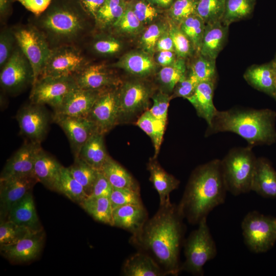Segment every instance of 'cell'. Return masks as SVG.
I'll use <instances>...</instances> for the list:
<instances>
[{
	"instance_id": "obj_52",
	"label": "cell",
	"mask_w": 276,
	"mask_h": 276,
	"mask_svg": "<svg viewBox=\"0 0 276 276\" xmlns=\"http://www.w3.org/2000/svg\"><path fill=\"white\" fill-rule=\"evenodd\" d=\"M152 100L153 104L149 111L155 118L166 122L170 97L159 92L152 97Z\"/></svg>"
},
{
	"instance_id": "obj_60",
	"label": "cell",
	"mask_w": 276,
	"mask_h": 276,
	"mask_svg": "<svg viewBox=\"0 0 276 276\" xmlns=\"http://www.w3.org/2000/svg\"><path fill=\"white\" fill-rule=\"evenodd\" d=\"M155 7L168 8L170 7L175 0H147Z\"/></svg>"
},
{
	"instance_id": "obj_19",
	"label": "cell",
	"mask_w": 276,
	"mask_h": 276,
	"mask_svg": "<svg viewBox=\"0 0 276 276\" xmlns=\"http://www.w3.org/2000/svg\"><path fill=\"white\" fill-rule=\"evenodd\" d=\"M77 86L82 89L103 90L116 87L119 81L104 64H87L74 76Z\"/></svg>"
},
{
	"instance_id": "obj_50",
	"label": "cell",
	"mask_w": 276,
	"mask_h": 276,
	"mask_svg": "<svg viewBox=\"0 0 276 276\" xmlns=\"http://www.w3.org/2000/svg\"><path fill=\"white\" fill-rule=\"evenodd\" d=\"M95 39L92 48L100 55H112L119 52L122 48L121 42L112 36H99Z\"/></svg>"
},
{
	"instance_id": "obj_33",
	"label": "cell",
	"mask_w": 276,
	"mask_h": 276,
	"mask_svg": "<svg viewBox=\"0 0 276 276\" xmlns=\"http://www.w3.org/2000/svg\"><path fill=\"white\" fill-rule=\"evenodd\" d=\"M79 205L96 221L113 226V209L109 198L88 197Z\"/></svg>"
},
{
	"instance_id": "obj_9",
	"label": "cell",
	"mask_w": 276,
	"mask_h": 276,
	"mask_svg": "<svg viewBox=\"0 0 276 276\" xmlns=\"http://www.w3.org/2000/svg\"><path fill=\"white\" fill-rule=\"evenodd\" d=\"M87 61L75 44H63L52 48L39 77H74L85 66Z\"/></svg>"
},
{
	"instance_id": "obj_25",
	"label": "cell",
	"mask_w": 276,
	"mask_h": 276,
	"mask_svg": "<svg viewBox=\"0 0 276 276\" xmlns=\"http://www.w3.org/2000/svg\"><path fill=\"white\" fill-rule=\"evenodd\" d=\"M244 78L254 88L276 98V67L273 62L255 65L245 72Z\"/></svg>"
},
{
	"instance_id": "obj_34",
	"label": "cell",
	"mask_w": 276,
	"mask_h": 276,
	"mask_svg": "<svg viewBox=\"0 0 276 276\" xmlns=\"http://www.w3.org/2000/svg\"><path fill=\"white\" fill-rule=\"evenodd\" d=\"M136 124L151 139L156 157L163 141L166 122L155 118L147 110L141 115Z\"/></svg>"
},
{
	"instance_id": "obj_29",
	"label": "cell",
	"mask_w": 276,
	"mask_h": 276,
	"mask_svg": "<svg viewBox=\"0 0 276 276\" xmlns=\"http://www.w3.org/2000/svg\"><path fill=\"white\" fill-rule=\"evenodd\" d=\"M112 65L141 77L151 74L156 67L155 62L149 53L139 51L127 53Z\"/></svg>"
},
{
	"instance_id": "obj_42",
	"label": "cell",
	"mask_w": 276,
	"mask_h": 276,
	"mask_svg": "<svg viewBox=\"0 0 276 276\" xmlns=\"http://www.w3.org/2000/svg\"><path fill=\"white\" fill-rule=\"evenodd\" d=\"M37 232L7 220H1L0 246L15 243Z\"/></svg>"
},
{
	"instance_id": "obj_31",
	"label": "cell",
	"mask_w": 276,
	"mask_h": 276,
	"mask_svg": "<svg viewBox=\"0 0 276 276\" xmlns=\"http://www.w3.org/2000/svg\"><path fill=\"white\" fill-rule=\"evenodd\" d=\"M104 135L99 132L93 134L82 146L77 156L98 170L110 157L106 151Z\"/></svg>"
},
{
	"instance_id": "obj_28",
	"label": "cell",
	"mask_w": 276,
	"mask_h": 276,
	"mask_svg": "<svg viewBox=\"0 0 276 276\" xmlns=\"http://www.w3.org/2000/svg\"><path fill=\"white\" fill-rule=\"evenodd\" d=\"M125 276H163L164 272L148 255L138 251L126 260L122 269Z\"/></svg>"
},
{
	"instance_id": "obj_11",
	"label": "cell",
	"mask_w": 276,
	"mask_h": 276,
	"mask_svg": "<svg viewBox=\"0 0 276 276\" xmlns=\"http://www.w3.org/2000/svg\"><path fill=\"white\" fill-rule=\"evenodd\" d=\"M77 86L73 76L40 77L32 85L30 102L42 105L48 104L54 109Z\"/></svg>"
},
{
	"instance_id": "obj_5",
	"label": "cell",
	"mask_w": 276,
	"mask_h": 276,
	"mask_svg": "<svg viewBox=\"0 0 276 276\" xmlns=\"http://www.w3.org/2000/svg\"><path fill=\"white\" fill-rule=\"evenodd\" d=\"M252 148L250 146L232 148L221 160L227 191L234 196L251 191L257 159Z\"/></svg>"
},
{
	"instance_id": "obj_62",
	"label": "cell",
	"mask_w": 276,
	"mask_h": 276,
	"mask_svg": "<svg viewBox=\"0 0 276 276\" xmlns=\"http://www.w3.org/2000/svg\"><path fill=\"white\" fill-rule=\"evenodd\" d=\"M124 1H126V0H124Z\"/></svg>"
},
{
	"instance_id": "obj_37",
	"label": "cell",
	"mask_w": 276,
	"mask_h": 276,
	"mask_svg": "<svg viewBox=\"0 0 276 276\" xmlns=\"http://www.w3.org/2000/svg\"><path fill=\"white\" fill-rule=\"evenodd\" d=\"M187 75L185 60L178 58L172 64L163 67L158 72V78L167 90L172 91L177 84Z\"/></svg>"
},
{
	"instance_id": "obj_22",
	"label": "cell",
	"mask_w": 276,
	"mask_h": 276,
	"mask_svg": "<svg viewBox=\"0 0 276 276\" xmlns=\"http://www.w3.org/2000/svg\"><path fill=\"white\" fill-rule=\"evenodd\" d=\"M113 226L134 235L141 231L148 219V212L143 204L126 205L113 210Z\"/></svg>"
},
{
	"instance_id": "obj_36",
	"label": "cell",
	"mask_w": 276,
	"mask_h": 276,
	"mask_svg": "<svg viewBox=\"0 0 276 276\" xmlns=\"http://www.w3.org/2000/svg\"><path fill=\"white\" fill-rule=\"evenodd\" d=\"M67 169L74 178L82 185L87 196H89L99 170L78 157L74 158V163Z\"/></svg>"
},
{
	"instance_id": "obj_43",
	"label": "cell",
	"mask_w": 276,
	"mask_h": 276,
	"mask_svg": "<svg viewBox=\"0 0 276 276\" xmlns=\"http://www.w3.org/2000/svg\"><path fill=\"white\" fill-rule=\"evenodd\" d=\"M191 67L190 73L196 77L199 82H216V60H213L198 53Z\"/></svg>"
},
{
	"instance_id": "obj_21",
	"label": "cell",
	"mask_w": 276,
	"mask_h": 276,
	"mask_svg": "<svg viewBox=\"0 0 276 276\" xmlns=\"http://www.w3.org/2000/svg\"><path fill=\"white\" fill-rule=\"evenodd\" d=\"M63 167L54 156L41 148L36 156L34 174L38 182L48 189L58 192Z\"/></svg>"
},
{
	"instance_id": "obj_54",
	"label": "cell",
	"mask_w": 276,
	"mask_h": 276,
	"mask_svg": "<svg viewBox=\"0 0 276 276\" xmlns=\"http://www.w3.org/2000/svg\"><path fill=\"white\" fill-rule=\"evenodd\" d=\"M112 190L113 187L102 173L99 170L91 194L88 197L109 198Z\"/></svg>"
},
{
	"instance_id": "obj_56",
	"label": "cell",
	"mask_w": 276,
	"mask_h": 276,
	"mask_svg": "<svg viewBox=\"0 0 276 276\" xmlns=\"http://www.w3.org/2000/svg\"><path fill=\"white\" fill-rule=\"evenodd\" d=\"M105 0H79L82 8L94 20L96 14Z\"/></svg>"
},
{
	"instance_id": "obj_48",
	"label": "cell",
	"mask_w": 276,
	"mask_h": 276,
	"mask_svg": "<svg viewBox=\"0 0 276 276\" xmlns=\"http://www.w3.org/2000/svg\"><path fill=\"white\" fill-rule=\"evenodd\" d=\"M16 39L12 28L5 27L0 33V67L6 64L11 56L16 46Z\"/></svg>"
},
{
	"instance_id": "obj_55",
	"label": "cell",
	"mask_w": 276,
	"mask_h": 276,
	"mask_svg": "<svg viewBox=\"0 0 276 276\" xmlns=\"http://www.w3.org/2000/svg\"><path fill=\"white\" fill-rule=\"evenodd\" d=\"M20 3L35 16L42 14L50 6L53 0H14Z\"/></svg>"
},
{
	"instance_id": "obj_44",
	"label": "cell",
	"mask_w": 276,
	"mask_h": 276,
	"mask_svg": "<svg viewBox=\"0 0 276 276\" xmlns=\"http://www.w3.org/2000/svg\"><path fill=\"white\" fill-rule=\"evenodd\" d=\"M142 24L133 12L130 4H127L124 13L112 27L117 32L133 34L140 30Z\"/></svg>"
},
{
	"instance_id": "obj_7",
	"label": "cell",
	"mask_w": 276,
	"mask_h": 276,
	"mask_svg": "<svg viewBox=\"0 0 276 276\" xmlns=\"http://www.w3.org/2000/svg\"><path fill=\"white\" fill-rule=\"evenodd\" d=\"M12 30L17 45L32 67L34 83L39 78L52 48L43 33L32 23L19 25Z\"/></svg>"
},
{
	"instance_id": "obj_10",
	"label": "cell",
	"mask_w": 276,
	"mask_h": 276,
	"mask_svg": "<svg viewBox=\"0 0 276 276\" xmlns=\"http://www.w3.org/2000/svg\"><path fill=\"white\" fill-rule=\"evenodd\" d=\"M34 79L32 67L17 45L9 59L1 68V86L6 92L14 95L32 85Z\"/></svg>"
},
{
	"instance_id": "obj_18",
	"label": "cell",
	"mask_w": 276,
	"mask_h": 276,
	"mask_svg": "<svg viewBox=\"0 0 276 276\" xmlns=\"http://www.w3.org/2000/svg\"><path fill=\"white\" fill-rule=\"evenodd\" d=\"M44 239L43 230L34 233L15 243L0 246L1 254L11 263L31 261L40 254Z\"/></svg>"
},
{
	"instance_id": "obj_40",
	"label": "cell",
	"mask_w": 276,
	"mask_h": 276,
	"mask_svg": "<svg viewBox=\"0 0 276 276\" xmlns=\"http://www.w3.org/2000/svg\"><path fill=\"white\" fill-rule=\"evenodd\" d=\"M205 24L196 14H194L183 20L179 27L191 41L196 53H199Z\"/></svg>"
},
{
	"instance_id": "obj_27",
	"label": "cell",
	"mask_w": 276,
	"mask_h": 276,
	"mask_svg": "<svg viewBox=\"0 0 276 276\" xmlns=\"http://www.w3.org/2000/svg\"><path fill=\"white\" fill-rule=\"evenodd\" d=\"M228 29L221 21L206 24L199 53L216 60L226 42Z\"/></svg>"
},
{
	"instance_id": "obj_8",
	"label": "cell",
	"mask_w": 276,
	"mask_h": 276,
	"mask_svg": "<svg viewBox=\"0 0 276 276\" xmlns=\"http://www.w3.org/2000/svg\"><path fill=\"white\" fill-rule=\"evenodd\" d=\"M241 228L244 243L254 253L270 250L276 242V218L254 211L244 217Z\"/></svg>"
},
{
	"instance_id": "obj_20",
	"label": "cell",
	"mask_w": 276,
	"mask_h": 276,
	"mask_svg": "<svg viewBox=\"0 0 276 276\" xmlns=\"http://www.w3.org/2000/svg\"><path fill=\"white\" fill-rule=\"evenodd\" d=\"M150 91L143 83L127 82L119 90L120 118L130 116L148 106Z\"/></svg>"
},
{
	"instance_id": "obj_59",
	"label": "cell",
	"mask_w": 276,
	"mask_h": 276,
	"mask_svg": "<svg viewBox=\"0 0 276 276\" xmlns=\"http://www.w3.org/2000/svg\"><path fill=\"white\" fill-rule=\"evenodd\" d=\"M14 0H0V15L2 19H4L9 15L11 5Z\"/></svg>"
},
{
	"instance_id": "obj_53",
	"label": "cell",
	"mask_w": 276,
	"mask_h": 276,
	"mask_svg": "<svg viewBox=\"0 0 276 276\" xmlns=\"http://www.w3.org/2000/svg\"><path fill=\"white\" fill-rule=\"evenodd\" d=\"M199 83L196 77L189 73L175 86V96L187 99L193 95Z\"/></svg>"
},
{
	"instance_id": "obj_12",
	"label": "cell",
	"mask_w": 276,
	"mask_h": 276,
	"mask_svg": "<svg viewBox=\"0 0 276 276\" xmlns=\"http://www.w3.org/2000/svg\"><path fill=\"white\" fill-rule=\"evenodd\" d=\"M51 118L44 105L31 102L22 106L15 116L20 134L27 141L39 144L47 136Z\"/></svg>"
},
{
	"instance_id": "obj_14",
	"label": "cell",
	"mask_w": 276,
	"mask_h": 276,
	"mask_svg": "<svg viewBox=\"0 0 276 276\" xmlns=\"http://www.w3.org/2000/svg\"><path fill=\"white\" fill-rule=\"evenodd\" d=\"M52 119L65 133L74 157L78 156L87 140L99 132L95 124L87 118L52 114Z\"/></svg>"
},
{
	"instance_id": "obj_58",
	"label": "cell",
	"mask_w": 276,
	"mask_h": 276,
	"mask_svg": "<svg viewBox=\"0 0 276 276\" xmlns=\"http://www.w3.org/2000/svg\"><path fill=\"white\" fill-rule=\"evenodd\" d=\"M176 53L174 51H160L156 56L157 63L163 67L172 64L176 60Z\"/></svg>"
},
{
	"instance_id": "obj_45",
	"label": "cell",
	"mask_w": 276,
	"mask_h": 276,
	"mask_svg": "<svg viewBox=\"0 0 276 276\" xmlns=\"http://www.w3.org/2000/svg\"><path fill=\"white\" fill-rule=\"evenodd\" d=\"M109 199L112 209L126 205L143 204L140 192L113 188Z\"/></svg>"
},
{
	"instance_id": "obj_24",
	"label": "cell",
	"mask_w": 276,
	"mask_h": 276,
	"mask_svg": "<svg viewBox=\"0 0 276 276\" xmlns=\"http://www.w3.org/2000/svg\"><path fill=\"white\" fill-rule=\"evenodd\" d=\"M6 220L34 232L43 230L37 214L32 191L12 206Z\"/></svg>"
},
{
	"instance_id": "obj_2",
	"label": "cell",
	"mask_w": 276,
	"mask_h": 276,
	"mask_svg": "<svg viewBox=\"0 0 276 276\" xmlns=\"http://www.w3.org/2000/svg\"><path fill=\"white\" fill-rule=\"evenodd\" d=\"M227 192L221 160L214 159L193 171L177 205L178 210L189 223L198 224L224 202Z\"/></svg>"
},
{
	"instance_id": "obj_1",
	"label": "cell",
	"mask_w": 276,
	"mask_h": 276,
	"mask_svg": "<svg viewBox=\"0 0 276 276\" xmlns=\"http://www.w3.org/2000/svg\"><path fill=\"white\" fill-rule=\"evenodd\" d=\"M177 205L169 201L148 219L129 243L138 251L150 256L166 275H177L181 271L180 252L185 241L186 226Z\"/></svg>"
},
{
	"instance_id": "obj_17",
	"label": "cell",
	"mask_w": 276,
	"mask_h": 276,
	"mask_svg": "<svg viewBox=\"0 0 276 276\" xmlns=\"http://www.w3.org/2000/svg\"><path fill=\"white\" fill-rule=\"evenodd\" d=\"M102 91L84 89L77 86L53 109V114L87 118Z\"/></svg>"
},
{
	"instance_id": "obj_63",
	"label": "cell",
	"mask_w": 276,
	"mask_h": 276,
	"mask_svg": "<svg viewBox=\"0 0 276 276\" xmlns=\"http://www.w3.org/2000/svg\"><path fill=\"white\" fill-rule=\"evenodd\" d=\"M275 99H276V98H275Z\"/></svg>"
},
{
	"instance_id": "obj_4",
	"label": "cell",
	"mask_w": 276,
	"mask_h": 276,
	"mask_svg": "<svg viewBox=\"0 0 276 276\" xmlns=\"http://www.w3.org/2000/svg\"><path fill=\"white\" fill-rule=\"evenodd\" d=\"M86 15L79 0H53L32 23L44 35L52 48L74 44L87 28Z\"/></svg>"
},
{
	"instance_id": "obj_57",
	"label": "cell",
	"mask_w": 276,
	"mask_h": 276,
	"mask_svg": "<svg viewBox=\"0 0 276 276\" xmlns=\"http://www.w3.org/2000/svg\"><path fill=\"white\" fill-rule=\"evenodd\" d=\"M155 50L158 52L166 51L175 52L173 42L169 30H167L159 38L156 43Z\"/></svg>"
},
{
	"instance_id": "obj_23",
	"label": "cell",
	"mask_w": 276,
	"mask_h": 276,
	"mask_svg": "<svg viewBox=\"0 0 276 276\" xmlns=\"http://www.w3.org/2000/svg\"><path fill=\"white\" fill-rule=\"evenodd\" d=\"M268 198H276V171L265 158L257 159L251 191Z\"/></svg>"
},
{
	"instance_id": "obj_47",
	"label": "cell",
	"mask_w": 276,
	"mask_h": 276,
	"mask_svg": "<svg viewBox=\"0 0 276 276\" xmlns=\"http://www.w3.org/2000/svg\"><path fill=\"white\" fill-rule=\"evenodd\" d=\"M197 2L198 0H175L170 7V16L179 26L185 19L196 14Z\"/></svg>"
},
{
	"instance_id": "obj_30",
	"label": "cell",
	"mask_w": 276,
	"mask_h": 276,
	"mask_svg": "<svg viewBox=\"0 0 276 276\" xmlns=\"http://www.w3.org/2000/svg\"><path fill=\"white\" fill-rule=\"evenodd\" d=\"M148 169L150 180L159 195V205L170 201V194L178 187L179 181L168 174L154 160L150 162Z\"/></svg>"
},
{
	"instance_id": "obj_3",
	"label": "cell",
	"mask_w": 276,
	"mask_h": 276,
	"mask_svg": "<svg viewBox=\"0 0 276 276\" xmlns=\"http://www.w3.org/2000/svg\"><path fill=\"white\" fill-rule=\"evenodd\" d=\"M276 113L270 109L234 107L216 112L206 135L232 132L245 140L252 147L270 145L276 140Z\"/></svg>"
},
{
	"instance_id": "obj_15",
	"label": "cell",
	"mask_w": 276,
	"mask_h": 276,
	"mask_svg": "<svg viewBox=\"0 0 276 276\" xmlns=\"http://www.w3.org/2000/svg\"><path fill=\"white\" fill-rule=\"evenodd\" d=\"M38 182L35 176H13L0 179L1 220H6L12 206L32 191Z\"/></svg>"
},
{
	"instance_id": "obj_46",
	"label": "cell",
	"mask_w": 276,
	"mask_h": 276,
	"mask_svg": "<svg viewBox=\"0 0 276 276\" xmlns=\"http://www.w3.org/2000/svg\"><path fill=\"white\" fill-rule=\"evenodd\" d=\"M169 31L178 58L185 59L191 56L195 50L191 41L181 31L179 27L175 25H172Z\"/></svg>"
},
{
	"instance_id": "obj_49",
	"label": "cell",
	"mask_w": 276,
	"mask_h": 276,
	"mask_svg": "<svg viewBox=\"0 0 276 276\" xmlns=\"http://www.w3.org/2000/svg\"><path fill=\"white\" fill-rule=\"evenodd\" d=\"M166 31V26L162 24H153L147 28L141 38L142 45L146 52L153 53L158 39Z\"/></svg>"
},
{
	"instance_id": "obj_13",
	"label": "cell",
	"mask_w": 276,
	"mask_h": 276,
	"mask_svg": "<svg viewBox=\"0 0 276 276\" xmlns=\"http://www.w3.org/2000/svg\"><path fill=\"white\" fill-rule=\"evenodd\" d=\"M116 88L101 92L87 117L103 134L111 129L120 119L119 90Z\"/></svg>"
},
{
	"instance_id": "obj_35",
	"label": "cell",
	"mask_w": 276,
	"mask_h": 276,
	"mask_svg": "<svg viewBox=\"0 0 276 276\" xmlns=\"http://www.w3.org/2000/svg\"><path fill=\"white\" fill-rule=\"evenodd\" d=\"M127 4L124 0H105L95 18L96 25L100 29L112 27L124 13Z\"/></svg>"
},
{
	"instance_id": "obj_38",
	"label": "cell",
	"mask_w": 276,
	"mask_h": 276,
	"mask_svg": "<svg viewBox=\"0 0 276 276\" xmlns=\"http://www.w3.org/2000/svg\"><path fill=\"white\" fill-rule=\"evenodd\" d=\"M256 0H226L222 20L228 27L236 21L247 17L253 11Z\"/></svg>"
},
{
	"instance_id": "obj_39",
	"label": "cell",
	"mask_w": 276,
	"mask_h": 276,
	"mask_svg": "<svg viewBox=\"0 0 276 276\" xmlns=\"http://www.w3.org/2000/svg\"><path fill=\"white\" fill-rule=\"evenodd\" d=\"M58 192L79 204L88 197L82 185L64 167L61 170Z\"/></svg>"
},
{
	"instance_id": "obj_32",
	"label": "cell",
	"mask_w": 276,
	"mask_h": 276,
	"mask_svg": "<svg viewBox=\"0 0 276 276\" xmlns=\"http://www.w3.org/2000/svg\"><path fill=\"white\" fill-rule=\"evenodd\" d=\"M113 188L140 192V188L131 175L120 164L109 157L100 170Z\"/></svg>"
},
{
	"instance_id": "obj_26",
	"label": "cell",
	"mask_w": 276,
	"mask_h": 276,
	"mask_svg": "<svg viewBox=\"0 0 276 276\" xmlns=\"http://www.w3.org/2000/svg\"><path fill=\"white\" fill-rule=\"evenodd\" d=\"M216 82H199L194 93L187 99L195 108L197 114L210 125L217 109L213 103Z\"/></svg>"
},
{
	"instance_id": "obj_51",
	"label": "cell",
	"mask_w": 276,
	"mask_h": 276,
	"mask_svg": "<svg viewBox=\"0 0 276 276\" xmlns=\"http://www.w3.org/2000/svg\"><path fill=\"white\" fill-rule=\"evenodd\" d=\"M130 5L135 15L142 24L152 21L158 15L156 7L147 0H137Z\"/></svg>"
},
{
	"instance_id": "obj_61",
	"label": "cell",
	"mask_w": 276,
	"mask_h": 276,
	"mask_svg": "<svg viewBox=\"0 0 276 276\" xmlns=\"http://www.w3.org/2000/svg\"><path fill=\"white\" fill-rule=\"evenodd\" d=\"M273 63H274V65H275V66L276 67V58H275V60L273 61Z\"/></svg>"
},
{
	"instance_id": "obj_41",
	"label": "cell",
	"mask_w": 276,
	"mask_h": 276,
	"mask_svg": "<svg viewBox=\"0 0 276 276\" xmlns=\"http://www.w3.org/2000/svg\"><path fill=\"white\" fill-rule=\"evenodd\" d=\"M226 0H198L196 14L205 24L221 21Z\"/></svg>"
},
{
	"instance_id": "obj_6",
	"label": "cell",
	"mask_w": 276,
	"mask_h": 276,
	"mask_svg": "<svg viewBox=\"0 0 276 276\" xmlns=\"http://www.w3.org/2000/svg\"><path fill=\"white\" fill-rule=\"evenodd\" d=\"M183 242L185 261L181 271L195 275H203V266L217 255V247L206 222V218L198 223Z\"/></svg>"
},
{
	"instance_id": "obj_16",
	"label": "cell",
	"mask_w": 276,
	"mask_h": 276,
	"mask_svg": "<svg viewBox=\"0 0 276 276\" xmlns=\"http://www.w3.org/2000/svg\"><path fill=\"white\" fill-rule=\"evenodd\" d=\"M41 148V144L26 141L7 160L1 172L0 179L13 176H35L34 162Z\"/></svg>"
}]
</instances>
